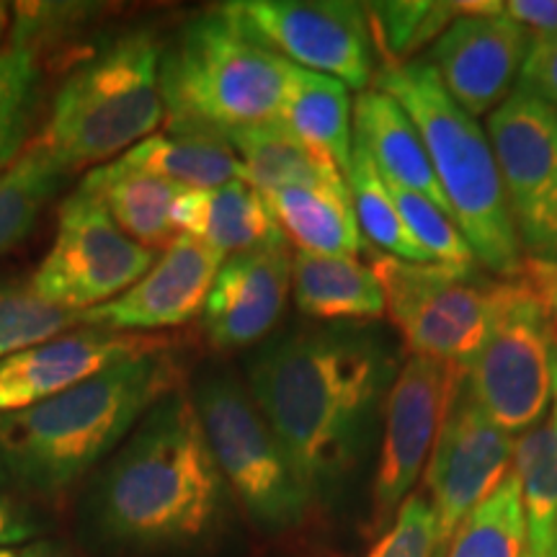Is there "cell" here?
I'll return each instance as SVG.
<instances>
[{
	"instance_id": "obj_26",
	"label": "cell",
	"mask_w": 557,
	"mask_h": 557,
	"mask_svg": "<svg viewBox=\"0 0 557 557\" xmlns=\"http://www.w3.org/2000/svg\"><path fill=\"white\" fill-rule=\"evenodd\" d=\"M222 137L238 152L246 169V184L261 194L284 189V186L346 181L336 165L312 156L278 120L250 124Z\"/></svg>"
},
{
	"instance_id": "obj_28",
	"label": "cell",
	"mask_w": 557,
	"mask_h": 557,
	"mask_svg": "<svg viewBox=\"0 0 557 557\" xmlns=\"http://www.w3.org/2000/svg\"><path fill=\"white\" fill-rule=\"evenodd\" d=\"M346 184L348 191H351L359 230L367 240H372L374 246L385 250L387 256H395V259L410 263H434V259L410 235L385 178L380 176L372 156L357 137H354L351 169L346 173Z\"/></svg>"
},
{
	"instance_id": "obj_18",
	"label": "cell",
	"mask_w": 557,
	"mask_h": 557,
	"mask_svg": "<svg viewBox=\"0 0 557 557\" xmlns=\"http://www.w3.org/2000/svg\"><path fill=\"white\" fill-rule=\"evenodd\" d=\"M292 289L287 238L230 256L201 310V331L218 351H240L267 338L282 320Z\"/></svg>"
},
{
	"instance_id": "obj_38",
	"label": "cell",
	"mask_w": 557,
	"mask_h": 557,
	"mask_svg": "<svg viewBox=\"0 0 557 557\" xmlns=\"http://www.w3.org/2000/svg\"><path fill=\"white\" fill-rule=\"evenodd\" d=\"M504 16L517 21L529 39L557 34V0H508Z\"/></svg>"
},
{
	"instance_id": "obj_13",
	"label": "cell",
	"mask_w": 557,
	"mask_h": 557,
	"mask_svg": "<svg viewBox=\"0 0 557 557\" xmlns=\"http://www.w3.org/2000/svg\"><path fill=\"white\" fill-rule=\"evenodd\" d=\"M511 459L513 436L480 408L465 369H459L455 398L423 478L436 519V547H447L468 513L504 483Z\"/></svg>"
},
{
	"instance_id": "obj_27",
	"label": "cell",
	"mask_w": 557,
	"mask_h": 557,
	"mask_svg": "<svg viewBox=\"0 0 557 557\" xmlns=\"http://www.w3.org/2000/svg\"><path fill=\"white\" fill-rule=\"evenodd\" d=\"M513 465L527 521V555H557V426L540 421L513 442Z\"/></svg>"
},
{
	"instance_id": "obj_5",
	"label": "cell",
	"mask_w": 557,
	"mask_h": 557,
	"mask_svg": "<svg viewBox=\"0 0 557 557\" xmlns=\"http://www.w3.org/2000/svg\"><path fill=\"white\" fill-rule=\"evenodd\" d=\"M163 45L148 26L103 39L54 90L34 148L62 171L111 163L165 124Z\"/></svg>"
},
{
	"instance_id": "obj_9",
	"label": "cell",
	"mask_w": 557,
	"mask_h": 557,
	"mask_svg": "<svg viewBox=\"0 0 557 557\" xmlns=\"http://www.w3.org/2000/svg\"><path fill=\"white\" fill-rule=\"evenodd\" d=\"M557 333L524 276L504 278L491 331L465 367V380L506 434H524L545 416L553 377L549 354Z\"/></svg>"
},
{
	"instance_id": "obj_41",
	"label": "cell",
	"mask_w": 557,
	"mask_h": 557,
	"mask_svg": "<svg viewBox=\"0 0 557 557\" xmlns=\"http://www.w3.org/2000/svg\"><path fill=\"white\" fill-rule=\"evenodd\" d=\"M549 377H553V398H555V408H553V421L557 426V341L553 346V354H549Z\"/></svg>"
},
{
	"instance_id": "obj_8",
	"label": "cell",
	"mask_w": 557,
	"mask_h": 557,
	"mask_svg": "<svg viewBox=\"0 0 557 557\" xmlns=\"http://www.w3.org/2000/svg\"><path fill=\"white\" fill-rule=\"evenodd\" d=\"M374 276L385 292V312L413 357L465 369L475 359L496 318L500 282L475 267L410 263L374 253Z\"/></svg>"
},
{
	"instance_id": "obj_14",
	"label": "cell",
	"mask_w": 557,
	"mask_h": 557,
	"mask_svg": "<svg viewBox=\"0 0 557 557\" xmlns=\"http://www.w3.org/2000/svg\"><path fill=\"white\" fill-rule=\"evenodd\" d=\"M459 380V367L410 357L387 393L385 436L372 493V532L393 524L434 449Z\"/></svg>"
},
{
	"instance_id": "obj_6",
	"label": "cell",
	"mask_w": 557,
	"mask_h": 557,
	"mask_svg": "<svg viewBox=\"0 0 557 557\" xmlns=\"http://www.w3.org/2000/svg\"><path fill=\"white\" fill-rule=\"evenodd\" d=\"M289 70L292 62L248 37L222 5L201 13L160 58L165 127L222 137L276 120Z\"/></svg>"
},
{
	"instance_id": "obj_44",
	"label": "cell",
	"mask_w": 557,
	"mask_h": 557,
	"mask_svg": "<svg viewBox=\"0 0 557 557\" xmlns=\"http://www.w3.org/2000/svg\"><path fill=\"white\" fill-rule=\"evenodd\" d=\"M555 557H557V555H555Z\"/></svg>"
},
{
	"instance_id": "obj_20",
	"label": "cell",
	"mask_w": 557,
	"mask_h": 557,
	"mask_svg": "<svg viewBox=\"0 0 557 557\" xmlns=\"http://www.w3.org/2000/svg\"><path fill=\"white\" fill-rule=\"evenodd\" d=\"M173 222L178 233L201 240L222 259L284 240L263 194L246 181L214 189H186L173 209Z\"/></svg>"
},
{
	"instance_id": "obj_31",
	"label": "cell",
	"mask_w": 557,
	"mask_h": 557,
	"mask_svg": "<svg viewBox=\"0 0 557 557\" xmlns=\"http://www.w3.org/2000/svg\"><path fill=\"white\" fill-rule=\"evenodd\" d=\"M41 94V54L13 37L0 50V173L24 156Z\"/></svg>"
},
{
	"instance_id": "obj_43",
	"label": "cell",
	"mask_w": 557,
	"mask_h": 557,
	"mask_svg": "<svg viewBox=\"0 0 557 557\" xmlns=\"http://www.w3.org/2000/svg\"><path fill=\"white\" fill-rule=\"evenodd\" d=\"M444 553H447V547H436L434 549V557H444Z\"/></svg>"
},
{
	"instance_id": "obj_1",
	"label": "cell",
	"mask_w": 557,
	"mask_h": 557,
	"mask_svg": "<svg viewBox=\"0 0 557 557\" xmlns=\"http://www.w3.org/2000/svg\"><path fill=\"white\" fill-rule=\"evenodd\" d=\"M230 496L191 393L178 387L88 478L78 532L99 557H189L220 537Z\"/></svg>"
},
{
	"instance_id": "obj_23",
	"label": "cell",
	"mask_w": 557,
	"mask_h": 557,
	"mask_svg": "<svg viewBox=\"0 0 557 557\" xmlns=\"http://www.w3.org/2000/svg\"><path fill=\"white\" fill-rule=\"evenodd\" d=\"M348 88L329 75L292 65L287 94L276 120L308 148L312 156L348 173L354 132Z\"/></svg>"
},
{
	"instance_id": "obj_25",
	"label": "cell",
	"mask_w": 557,
	"mask_h": 557,
	"mask_svg": "<svg viewBox=\"0 0 557 557\" xmlns=\"http://www.w3.org/2000/svg\"><path fill=\"white\" fill-rule=\"evenodd\" d=\"M129 171L173 181L184 189H214V186L246 181L238 152L218 135H150L114 160Z\"/></svg>"
},
{
	"instance_id": "obj_22",
	"label": "cell",
	"mask_w": 557,
	"mask_h": 557,
	"mask_svg": "<svg viewBox=\"0 0 557 557\" xmlns=\"http://www.w3.org/2000/svg\"><path fill=\"white\" fill-rule=\"evenodd\" d=\"M292 292L302 315L315 320H380L385 292L369 263L357 256H292Z\"/></svg>"
},
{
	"instance_id": "obj_24",
	"label": "cell",
	"mask_w": 557,
	"mask_h": 557,
	"mask_svg": "<svg viewBox=\"0 0 557 557\" xmlns=\"http://www.w3.org/2000/svg\"><path fill=\"white\" fill-rule=\"evenodd\" d=\"M81 189L94 194L122 233L139 246L158 250L178 235L173 209L186 189L173 181L122 169L111 160L90 171Z\"/></svg>"
},
{
	"instance_id": "obj_33",
	"label": "cell",
	"mask_w": 557,
	"mask_h": 557,
	"mask_svg": "<svg viewBox=\"0 0 557 557\" xmlns=\"http://www.w3.org/2000/svg\"><path fill=\"white\" fill-rule=\"evenodd\" d=\"M78 325L75 312L47 302L29 282H0V359Z\"/></svg>"
},
{
	"instance_id": "obj_21",
	"label": "cell",
	"mask_w": 557,
	"mask_h": 557,
	"mask_svg": "<svg viewBox=\"0 0 557 557\" xmlns=\"http://www.w3.org/2000/svg\"><path fill=\"white\" fill-rule=\"evenodd\" d=\"M284 238L318 256H357L364 248L346 181L284 186L263 194Z\"/></svg>"
},
{
	"instance_id": "obj_2",
	"label": "cell",
	"mask_w": 557,
	"mask_h": 557,
	"mask_svg": "<svg viewBox=\"0 0 557 557\" xmlns=\"http://www.w3.org/2000/svg\"><path fill=\"white\" fill-rule=\"evenodd\" d=\"M393 374L387 348L348 329L297 331L256 354L248 393L312 506L354 470Z\"/></svg>"
},
{
	"instance_id": "obj_7",
	"label": "cell",
	"mask_w": 557,
	"mask_h": 557,
	"mask_svg": "<svg viewBox=\"0 0 557 557\" xmlns=\"http://www.w3.org/2000/svg\"><path fill=\"white\" fill-rule=\"evenodd\" d=\"M214 462L246 517L269 537L305 527L312 504L289 457L233 374H207L191 389Z\"/></svg>"
},
{
	"instance_id": "obj_42",
	"label": "cell",
	"mask_w": 557,
	"mask_h": 557,
	"mask_svg": "<svg viewBox=\"0 0 557 557\" xmlns=\"http://www.w3.org/2000/svg\"><path fill=\"white\" fill-rule=\"evenodd\" d=\"M9 29H11V13L5 11L3 3H0V50H3V39L5 34H9Z\"/></svg>"
},
{
	"instance_id": "obj_39",
	"label": "cell",
	"mask_w": 557,
	"mask_h": 557,
	"mask_svg": "<svg viewBox=\"0 0 557 557\" xmlns=\"http://www.w3.org/2000/svg\"><path fill=\"white\" fill-rule=\"evenodd\" d=\"M521 276L527 278V284L537 295L542 310H545V315L549 318V323H553L557 333V263L524 259Z\"/></svg>"
},
{
	"instance_id": "obj_17",
	"label": "cell",
	"mask_w": 557,
	"mask_h": 557,
	"mask_svg": "<svg viewBox=\"0 0 557 557\" xmlns=\"http://www.w3.org/2000/svg\"><path fill=\"white\" fill-rule=\"evenodd\" d=\"M169 346L156 336L73 329L0 359V416L16 413L81 385L120 361Z\"/></svg>"
},
{
	"instance_id": "obj_3",
	"label": "cell",
	"mask_w": 557,
	"mask_h": 557,
	"mask_svg": "<svg viewBox=\"0 0 557 557\" xmlns=\"http://www.w3.org/2000/svg\"><path fill=\"white\" fill-rule=\"evenodd\" d=\"M181 385L169 346L103 369L81 385L0 416V487L29 506H54L120 449L160 398Z\"/></svg>"
},
{
	"instance_id": "obj_32",
	"label": "cell",
	"mask_w": 557,
	"mask_h": 557,
	"mask_svg": "<svg viewBox=\"0 0 557 557\" xmlns=\"http://www.w3.org/2000/svg\"><path fill=\"white\" fill-rule=\"evenodd\" d=\"M361 9L382 65L408 62L410 54L436 41L459 18L457 3H372Z\"/></svg>"
},
{
	"instance_id": "obj_12",
	"label": "cell",
	"mask_w": 557,
	"mask_h": 557,
	"mask_svg": "<svg viewBox=\"0 0 557 557\" xmlns=\"http://www.w3.org/2000/svg\"><path fill=\"white\" fill-rule=\"evenodd\" d=\"M227 16L267 50L292 65L329 75L346 88L374 81L367 13L344 0H238L222 3Z\"/></svg>"
},
{
	"instance_id": "obj_15",
	"label": "cell",
	"mask_w": 557,
	"mask_h": 557,
	"mask_svg": "<svg viewBox=\"0 0 557 557\" xmlns=\"http://www.w3.org/2000/svg\"><path fill=\"white\" fill-rule=\"evenodd\" d=\"M222 263L218 250L178 233L160 250L148 274L120 297L83 312L81 325L132 336L178 329L201 315Z\"/></svg>"
},
{
	"instance_id": "obj_29",
	"label": "cell",
	"mask_w": 557,
	"mask_h": 557,
	"mask_svg": "<svg viewBox=\"0 0 557 557\" xmlns=\"http://www.w3.org/2000/svg\"><path fill=\"white\" fill-rule=\"evenodd\" d=\"M70 173L34 148L0 173V256L24 243Z\"/></svg>"
},
{
	"instance_id": "obj_35",
	"label": "cell",
	"mask_w": 557,
	"mask_h": 557,
	"mask_svg": "<svg viewBox=\"0 0 557 557\" xmlns=\"http://www.w3.org/2000/svg\"><path fill=\"white\" fill-rule=\"evenodd\" d=\"M436 519L429 498L413 493L403 500L395 521L367 557H434Z\"/></svg>"
},
{
	"instance_id": "obj_40",
	"label": "cell",
	"mask_w": 557,
	"mask_h": 557,
	"mask_svg": "<svg viewBox=\"0 0 557 557\" xmlns=\"http://www.w3.org/2000/svg\"><path fill=\"white\" fill-rule=\"evenodd\" d=\"M0 557H88L62 540H32L24 545L0 547Z\"/></svg>"
},
{
	"instance_id": "obj_36",
	"label": "cell",
	"mask_w": 557,
	"mask_h": 557,
	"mask_svg": "<svg viewBox=\"0 0 557 557\" xmlns=\"http://www.w3.org/2000/svg\"><path fill=\"white\" fill-rule=\"evenodd\" d=\"M517 88L534 94L557 109V34L529 41Z\"/></svg>"
},
{
	"instance_id": "obj_34",
	"label": "cell",
	"mask_w": 557,
	"mask_h": 557,
	"mask_svg": "<svg viewBox=\"0 0 557 557\" xmlns=\"http://www.w3.org/2000/svg\"><path fill=\"white\" fill-rule=\"evenodd\" d=\"M387 189L393 194L410 235L431 259L436 263H447V267H475L478 259L470 243L465 240L462 230L455 225V220L444 209H438L434 201L421 197V194L400 189L395 184H387Z\"/></svg>"
},
{
	"instance_id": "obj_11",
	"label": "cell",
	"mask_w": 557,
	"mask_h": 557,
	"mask_svg": "<svg viewBox=\"0 0 557 557\" xmlns=\"http://www.w3.org/2000/svg\"><path fill=\"white\" fill-rule=\"evenodd\" d=\"M487 139L521 253L557 263V109L517 88L487 116Z\"/></svg>"
},
{
	"instance_id": "obj_37",
	"label": "cell",
	"mask_w": 557,
	"mask_h": 557,
	"mask_svg": "<svg viewBox=\"0 0 557 557\" xmlns=\"http://www.w3.org/2000/svg\"><path fill=\"white\" fill-rule=\"evenodd\" d=\"M45 532L47 524L37 513V508L0 487V547L41 540Z\"/></svg>"
},
{
	"instance_id": "obj_16",
	"label": "cell",
	"mask_w": 557,
	"mask_h": 557,
	"mask_svg": "<svg viewBox=\"0 0 557 557\" xmlns=\"http://www.w3.org/2000/svg\"><path fill=\"white\" fill-rule=\"evenodd\" d=\"M529 41V34L504 13L459 16L434 41L429 62L451 99L478 120L513 94Z\"/></svg>"
},
{
	"instance_id": "obj_30",
	"label": "cell",
	"mask_w": 557,
	"mask_h": 557,
	"mask_svg": "<svg viewBox=\"0 0 557 557\" xmlns=\"http://www.w3.org/2000/svg\"><path fill=\"white\" fill-rule=\"evenodd\" d=\"M527 521L517 472H508L496 491L451 534L444 557H524Z\"/></svg>"
},
{
	"instance_id": "obj_4",
	"label": "cell",
	"mask_w": 557,
	"mask_h": 557,
	"mask_svg": "<svg viewBox=\"0 0 557 557\" xmlns=\"http://www.w3.org/2000/svg\"><path fill=\"white\" fill-rule=\"evenodd\" d=\"M374 88L393 96L416 124L457 227L478 263L504 278L524 271L521 243L508 212L491 139L451 99L429 60L382 65Z\"/></svg>"
},
{
	"instance_id": "obj_10",
	"label": "cell",
	"mask_w": 557,
	"mask_h": 557,
	"mask_svg": "<svg viewBox=\"0 0 557 557\" xmlns=\"http://www.w3.org/2000/svg\"><path fill=\"white\" fill-rule=\"evenodd\" d=\"M156 259L158 250L127 238L107 207L78 186L62 201L58 235L29 284L47 302L81 318L127 292Z\"/></svg>"
},
{
	"instance_id": "obj_19",
	"label": "cell",
	"mask_w": 557,
	"mask_h": 557,
	"mask_svg": "<svg viewBox=\"0 0 557 557\" xmlns=\"http://www.w3.org/2000/svg\"><path fill=\"white\" fill-rule=\"evenodd\" d=\"M354 127H357L354 137L364 145L387 184L421 194L455 220L449 201L438 186L426 145L406 109L393 96L377 88L361 90L354 103Z\"/></svg>"
}]
</instances>
